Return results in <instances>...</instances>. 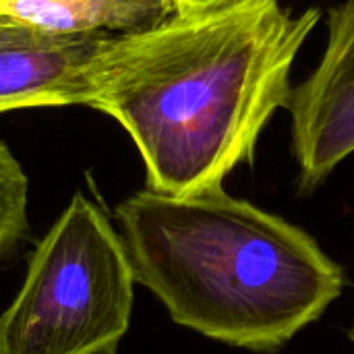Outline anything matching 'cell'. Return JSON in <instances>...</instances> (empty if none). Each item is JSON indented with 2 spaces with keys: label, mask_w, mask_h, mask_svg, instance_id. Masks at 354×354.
I'll use <instances>...</instances> for the list:
<instances>
[{
  "label": "cell",
  "mask_w": 354,
  "mask_h": 354,
  "mask_svg": "<svg viewBox=\"0 0 354 354\" xmlns=\"http://www.w3.org/2000/svg\"><path fill=\"white\" fill-rule=\"evenodd\" d=\"M319 19L317 6L292 15L278 0H232L110 35L85 73V106L129 133L149 191L224 189L286 110L292 64Z\"/></svg>",
  "instance_id": "cell-1"
},
{
  "label": "cell",
  "mask_w": 354,
  "mask_h": 354,
  "mask_svg": "<svg viewBox=\"0 0 354 354\" xmlns=\"http://www.w3.org/2000/svg\"><path fill=\"white\" fill-rule=\"evenodd\" d=\"M135 282L174 324L228 346L276 353L342 295L344 270L301 226L224 189H149L116 207Z\"/></svg>",
  "instance_id": "cell-2"
},
{
  "label": "cell",
  "mask_w": 354,
  "mask_h": 354,
  "mask_svg": "<svg viewBox=\"0 0 354 354\" xmlns=\"http://www.w3.org/2000/svg\"><path fill=\"white\" fill-rule=\"evenodd\" d=\"M133 286L122 239L93 201L75 193L0 315V354H116L131 326Z\"/></svg>",
  "instance_id": "cell-3"
},
{
  "label": "cell",
  "mask_w": 354,
  "mask_h": 354,
  "mask_svg": "<svg viewBox=\"0 0 354 354\" xmlns=\"http://www.w3.org/2000/svg\"><path fill=\"white\" fill-rule=\"evenodd\" d=\"M286 110L299 193L309 195L354 153V0L328 10L326 50Z\"/></svg>",
  "instance_id": "cell-4"
},
{
  "label": "cell",
  "mask_w": 354,
  "mask_h": 354,
  "mask_svg": "<svg viewBox=\"0 0 354 354\" xmlns=\"http://www.w3.org/2000/svg\"><path fill=\"white\" fill-rule=\"evenodd\" d=\"M114 33H50L0 25V114L41 106H85V73Z\"/></svg>",
  "instance_id": "cell-5"
},
{
  "label": "cell",
  "mask_w": 354,
  "mask_h": 354,
  "mask_svg": "<svg viewBox=\"0 0 354 354\" xmlns=\"http://www.w3.org/2000/svg\"><path fill=\"white\" fill-rule=\"evenodd\" d=\"M172 12L168 0H0V17L50 33L143 31Z\"/></svg>",
  "instance_id": "cell-6"
},
{
  "label": "cell",
  "mask_w": 354,
  "mask_h": 354,
  "mask_svg": "<svg viewBox=\"0 0 354 354\" xmlns=\"http://www.w3.org/2000/svg\"><path fill=\"white\" fill-rule=\"evenodd\" d=\"M27 176L0 141V257L27 230Z\"/></svg>",
  "instance_id": "cell-7"
},
{
  "label": "cell",
  "mask_w": 354,
  "mask_h": 354,
  "mask_svg": "<svg viewBox=\"0 0 354 354\" xmlns=\"http://www.w3.org/2000/svg\"><path fill=\"white\" fill-rule=\"evenodd\" d=\"M226 2H232V0H185L183 8L180 10H193V8H209V6H220V4H226ZM176 10V12H180Z\"/></svg>",
  "instance_id": "cell-8"
},
{
  "label": "cell",
  "mask_w": 354,
  "mask_h": 354,
  "mask_svg": "<svg viewBox=\"0 0 354 354\" xmlns=\"http://www.w3.org/2000/svg\"><path fill=\"white\" fill-rule=\"evenodd\" d=\"M170 2V6H172V10L176 12V10H180L183 8V4H185V0H168Z\"/></svg>",
  "instance_id": "cell-9"
},
{
  "label": "cell",
  "mask_w": 354,
  "mask_h": 354,
  "mask_svg": "<svg viewBox=\"0 0 354 354\" xmlns=\"http://www.w3.org/2000/svg\"><path fill=\"white\" fill-rule=\"evenodd\" d=\"M6 23H12L10 19H6V17H0V25H6Z\"/></svg>",
  "instance_id": "cell-10"
},
{
  "label": "cell",
  "mask_w": 354,
  "mask_h": 354,
  "mask_svg": "<svg viewBox=\"0 0 354 354\" xmlns=\"http://www.w3.org/2000/svg\"><path fill=\"white\" fill-rule=\"evenodd\" d=\"M351 340L354 342V326H353V330H351Z\"/></svg>",
  "instance_id": "cell-11"
}]
</instances>
